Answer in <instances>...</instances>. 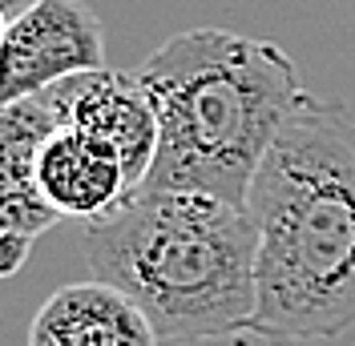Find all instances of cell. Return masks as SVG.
Returning a JSON list of instances; mask_svg holds the SVG:
<instances>
[{
  "label": "cell",
  "mask_w": 355,
  "mask_h": 346,
  "mask_svg": "<svg viewBox=\"0 0 355 346\" xmlns=\"http://www.w3.org/2000/svg\"><path fill=\"white\" fill-rule=\"evenodd\" d=\"M259 306L250 334L270 346L355 330V117L303 97L250 181Z\"/></svg>",
  "instance_id": "obj_1"
},
{
  "label": "cell",
  "mask_w": 355,
  "mask_h": 346,
  "mask_svg": "<svg viewBox=\"0 0 355 346\" xmlns=\"http://www.w3.org/2000/svg\"><path fill=\"white\" fill-rule=\"evenodd\" d=\"M157 113V153L141 190H190L246 206L250 181L307 89L275 41L190 28L137 65Z\"/></svg>",
  "instance_id": "obj_2"
},
{
  "label": "cell",
  "mask_w": 355,
  "mask_h": 346,
  "mask_svg": "<svg viewBox=\"0 0 355 346\" xmlns=\"http://www.w3.org/2000/svg\"><path fill=\"white\" fill-rule=\"evenodd\" d=\"M81 254L93 278L125 290L157 338L206 343L254 326L259 234L246 206L190 190H137L89 221Z\"/></svg>",
  "instance_id": "obj_3"
},
{
  "label": "cell",
  "mask_w": 355,
  "mask_h": 346,
  "mask_svg": "<svg viewBox=\"0 0 355 346\" xmlns=\"http://www.w3.org/2000/svg\"><path fill=\"white\" fill-rule=\"evenodd\" d=\"M101 69H110L101 17L85 0H37L0 44V105Z\"/></svg>",
  "instance_id": "obj_4"
},
{
  "label": "cell",
  "mask_w": 355,
  "mask_h": 346,
  "mask_svg": "<svg viewBox=\"0 0 355 346\" xmlns=\"http://www.w3.org/2000/svg\"><path fill=\"white\" fill-rule=\"evenodd\" d=\"M73 81L77 77L0 105V230L41 238L57 221V210L41 194L37 161L49 137L69 125Z\"/></svg>",
  "instance_id": "obj_5"
},
{
  "label": "cell",
  "mask_w": 355,
  "mask_h": 346,
  "mask_svg": "<svg viewBox=\"0 0 355 346\" xmlns=\"http://www.w3.org/2000/svg\"><path fill=\"white\" fill-rule=\"evenodd\" d=\"M37 181L57 217H77L85 226L117 214L133 194L117 149L81 125H61L49 137L37 161Z\"/></svg>",
  "instance_id": "obj_6"
},
{
  "label": "cell",
  "mask_w": 355,
  "mask_h": 346,
  "mask_svg": "<svg viewBox=\"0 0 355 346\" xmlns=\"http://www.w3.org/2000/svg\"><path fill=\"white\" fill-rule=\"evenodd\" d=\"M154 322L125 290L101 278L49 294L28 326V346H157Z\"/></svg>",
  "instance_id": "obj_7"
},
{
  "label": "cell",
  "mask_w": 355,
  "mask_h": 346,
  "mask_svg": "<svg viewBox=\"0 0 355 346\" xmlns=\"http://www.w3.org/2000/svg\"><path fill=\"white\" fill-rule=\"evenodd\" d=\"M69 125H81V129L97 133L101 141H110L117 157L125 161L133 194L141 190L157 153V113L146 97V89L137 85V77L113 73V69L81 73L73 81Z\"/></svg>",
  "instance_id": "obj_8"
},
{
  "label": "cell",
  "mask_w": 355,
  "mask_h": 346,
  "mask_svg": "<svg viewBox=\"0 0 355 346\" xmlns=\"http://www.w3.org/2000/svg\"><path fill=\"white\" fill-rule=\"evenodd\" d=\"M33 242L28 234H17V230H0V278H12L21 270L28 254H33Z\"/></svg>",
  "instance_id": "obj_9"
},
{
  "label": "cell",
  "mask_w": 355,
  "mask_h": 346,
  "mask_svg": "<svg viewBox=\"0 0 355 346\" xmlns=\"http://www.w3.org/2000/svg\"><path fill=\"white\" fill-rule=\"evenodd\" d=\"M33 4H37V0H0V8H4L8 17H21L24 8H33Z\"/></svg>",
  "instance_id": "obj_10"
},
{
  "label": "cell",
  "mask_w": 355,
  "mask_h": 346,
  "mask_svg": "<svg viewBox=\"0 0 355 346\" xmlns=\"http://www.w3.org/2000/svg\"><path fill=\"white\" fill-rule=\"evenodd\" d=\"M8 24H12V17H8V12L0 8V44H4V33H8Z\"/></svg>",
  "instance_id": "obj_11"
}]
</instances>
